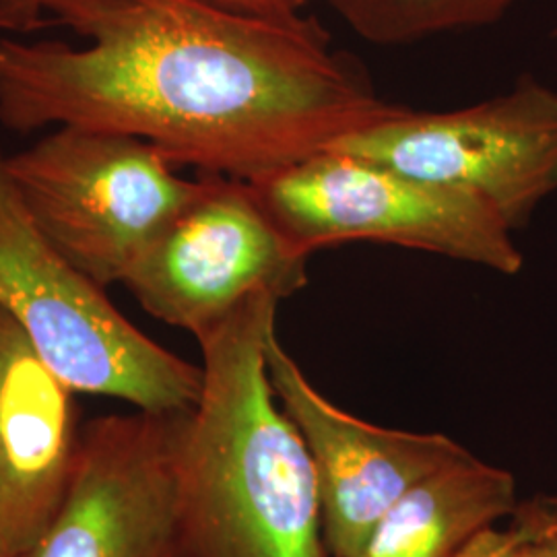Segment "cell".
Instances as JSON below:
<instances>
[{
    "mask_svg": "<svg viewBox=\"0 0 557 557\" xmlns=\"http://www.w3.org/2000/svg\"><path fill=\"white\" fill-rule=\"evenodd\" d=\"M518 531L510 522L508 529H490L465 552L462 557H517Z\"/></svg>",
    "mask_w": 557,
    "mask_h": 557,
    "instance_id": "cell-16",
    "label": "cell"
},
{
    "mask_svg": "<svg viewBox=\"0 0 557 557\" xmlns=\"http://www.w3.org/2000/svg\"><path fill=\"white\" fill-rule=\"evenodd\" d=\"M73 393L13 322L0 363V535L13 554L66 496L81 442Z\"/></svg>",
    "mask_w": 557,
    "mask_h": 557,
    "instance_id": "cell-10",
    "label": "cell"
},
{
    "mask_svg": "<svg viewBox=\"0 0 557 557\" xmlns=\"http://www.w3.org/2000/svg\"><path fill=\"white\" fill-rule=\"evenodd\" d=\"M15 554H13V549L9 547V543L4 541V537L0 535V557H13Z\"/></svg>",
    "mask_w": 557,
    "mask_h": 557,
    "instance_id": "cell-18",
    "label": "cell"
},
{
    "mask_svg": "<svg viewBox=\"0 0 557 557\" xmlns=\"http://www.w3.org/2000/svg\"><path fill=\"white\" fill-rule=\"evenodd\" d=\"M301 255L341 242H384L517 275L512 230L481 200L379 161L324 149L248 180Z\"/></svg>",
    "mask_w": 557,
    "mask_h": 557,
    "instance_id": "cell-5",
    "label": "cell"
},
{
    "mask_svg": "<svg viewBox=\"0 0 557 557\" xmlns=\"http://www.w3.org/2000/svg\"><path fill=\"white\" fill-rule=\"evenodd\" d=\"M306 262L248 182L200 174L197 197L122 285L145 312L199 338L259 294H296Z\"/></svg>",
    "mask_w": 557,
    "mask_h": 557,
    "instance_id": "cell-7",
    "label": "cell"
},
{
    "mask_svg": "<svg viewBox=\"0 0 557 557\" xmlns=\"http://www.w3.org/2000/svg\"><path fill=\"white\" fill-rule=\"evenodd\" d=\"M147 140L59 126L7 170L29 215L64 259L100 287L124 283L200 190Z\"/></svg>",
    "mask_w": 557,
    "mask_h": 557,
    "instance_id": "cell-4",
    "label": "cell"
},
{
    "mask_svg": "<svg viewBox=\"0 0 557 557\" xmlns=\"http://www.w3.org/2000/svg\"><path fill=\"white\" fill-rule=\"evenodd\" d=\"M278 301L259 294L197 338L202 388L182 440L180 557H329L314 462L267 368Z\"/></svg>",
    "mask_w": 557,
    "mask_h": 557,
    "instance_id": "cell-2",
    "label": "cell"
},
{
    "mask_svg": "<svg viewBox=\"0 0 557 557\" xmlns=\"http://www.w3.org/2000/svg\"><path fill=\"white\" fill-rule=\"evenodd\" d=\"M520 0H331L338 15L372 44H409L502 20Z\"/></svg>",
    "mask_w": 557,
    "mask_h": 557,
    "instance_id": "cell-12",
    "label": "cell"
},
{
    "mask_svg": "<svg viewBox=\"0 0 557 557\" xmlns=\"http://www.w3.org/2000/svg\"><path fill=\"white\" fill-rule=\"evenodd\" d=\"M329 149L467 193L517 232L557 190V91L524 79L450 112L391 106Z\"/></svg>",
    "mask_w": 557,
    "mask_h": 557,
    "instance_id": "cell-6",
    "label": "cell"
},
{
    "mask_svg": "<svg viewBox=\"0 0 557 557\" xmlns=\"http://www.w3.org/2000/svg\"><path fill=\"white\" fill-rule=\"evenodd\" d=\"M517 506L515 475L467 453L398 499L356 557H460Z\"/></svg>",
    "mask_w": 557,
    "mask_h": 557,
    "instance_id": "cell-11",
    "label": "cell"
},
{
    "mask_svg": "<svg viewBox=\"0 0 557 557\" xmlns=\"http://www.w3.org/2000/svg\"><path fill=\"white\" fill-rule=\"evenodd\" d=\"M85 40L0 38V124L147 140L199 174L259 178L380 119L363 71L314 21L239 17L199 0H54Z\"/></svg>",
    "mask_w": 557,
    "mask_h": 557,
    "instance_id": "cell-1",
    "label": "cell"
},
{
    "mask_svg": "<svg viewBox=\"0 0 557 557\" xmlns=\"http://www.w3.org/2000/svg\"><path fill=\"white\" fill-rule=\"evenodd\" d=\"M190 411L94 419L59 512L13 557H180V457Z\"/></svg>",
    "mask_w": 557,
    "mask_h": 557,
    "instance_id": "cell-8",
    "label": "cell"
},
{
    "mask_svg": "<svg viewBox=\"0 0 557 557\" xmlns=\"http://www.w3.org/2000/svg\"><path fill=\"white\" fill-rule=\"evenodd\" d=\"M13 322H15L13 317L7 310L0 308V363H2V354H4V343H7V337H9V331H11Z\"/></svg>",
    "mask_w": 557,
    "mask_h": 557,
    "instance_id": "cell-17",
    "label": "cell"
},
{
    "mask_svg": "<svg viewBox=\"0 0 557 557\" xmlns=\"http://www.w3.org/2000/svg\"><path fill=\"white\" fill-rule=\"evenodd\" d=\"M267 368L314 462L329 557L358 556L398 499L469 453L444 434L380 428L338 409L306 379L277 333L267 343Z\"/></svg>",
    "mask_w": 557,
    "mask_h": 557,
    "instance_id": "cell-9",
    "label": "cell"
},
{
    "mask_svg": "<svg viewBox=\"0 0 557 557\" xmlns=\"http://www.w3.org/2000/svg\"><path fill=\"white\" fill-rule=\"evenodd\" d=\"M0 308L75 393L122 398L139 411H193L202 370L124 319L103 287L41 234L0 149Z\"/></svg>",
    "mask_w": 557,
    "mask_h": 557,
    "instance_id": "cell-3",
    "label": "cell"
},
{
    "mask_svg": "<svg viewBox=\"0 0 557 557\" xmlns=\"http://www.w3.org/2000/svg\"><path fill=\"white\" fill-rule=\"evenodd\" d=\"M54 0H0V27L29 32L41 25V11H48Z\"/></svg>",
    "mask_w": 557,
    "mask_h": 557,
    "instance_id": "cell-15",
    "label": "cell"
},
{
    "mask_svg": "<svg viewBox=\"0 0 557 557\" xmlns=\"http://www.w3.org/2000/svg\"><path fill=\"white\" fill-rule=\"evenodd\" d=\"M199 2L239 17L283 21L299 17V11L308 0H199Z\"/></svg>",
    "mask_w": 557,
    "mask_h": 557,
    "instance_id": "cell-14",
    "label": "cell"
},
{
    "mask_svg": "<svg viewBox=\"0 0 557 557\" xmlns=\"http://www.w3.org/2000/svg\"><path fill=\"white\" fill-rule=\"evenodd\" d=\"M517 527V557H557V499L520 504L512 515Z\"/></svg>",
    "mask_w": 557,
    "mask_h": 557,
    "instance_id": "cell-13",
    "label": "cell"
}]
</instances>
